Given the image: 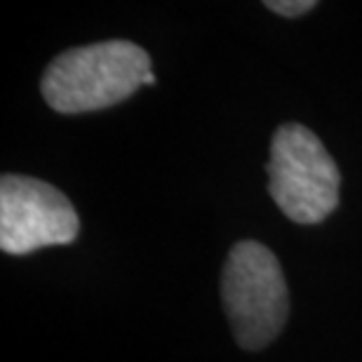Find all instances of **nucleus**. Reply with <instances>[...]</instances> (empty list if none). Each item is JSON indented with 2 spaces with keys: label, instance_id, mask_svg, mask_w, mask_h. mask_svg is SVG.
Segmentation results:
<instances>
[{
  "label": "nucleus",
  "instance_id": "1",
  "mask_svg": "<svg viewBox=\"0 0 362 362\" xmlns=\"http://www.w3.org/2000/svg\"><path fill=\"white\" fill-rule=\"evenodd\" d=\"M151 74V57L129 40H106L59 54L40 92L59 113H90L132 97Z\"/></svg>",
  "mask_w": 362,
  "mask_h": 362
},
{
  "label": "nucleus",
  "instance_id": "2",
  "mask_svg": "<svg viewBox=\"0 0 362 362\" xmlns=\"http://www.w3.org/2000/svg\"><path fill=\"white\" fill-rule=\"evenodd\" d=\"M221 301L233 339L245 351H262L289 315V292L273 252L262 243L233 245L221 273Z\"/></svg>",
  "mask_w": 362,
  "mask_h": 362
},
{
  "label": "nucleus",
  "instance_id": "3",
  "mask_svg": "<svg viewBox=\"0 0 362 362\" xmlns=\"http://www.w3.org/2000/svg\"><path fill=\"white\" fill-rule=\"evenodd\" d=\"M341 175L322 141L299 122L275 129L269 160V193L294 223H320L339 205Z\"/></svg>",
  "mask_w": 362,
  "mask_h": 362
},
{
  "label": "nucleus",
  "instance_id": "4",
  "mask_svg": "<svg viewBox=\"0 0 362 362\" xmlns=\"http://www.w3.org/2000/svg\"><path fill=\"white\" fill-rule=\"evenodd\" d=\"M81 230L76 207L59 188L33 177L5 175L0 181V250L31 255L35 250L69 245Z\"/></svg>",
  "mask_w": 362,
  "mask_h": 362
},
{
  "label": "nucleus",
  "instance_id": "5",
  "mask_svg": "<svg viewBox=\"0 0 362 362\" xmlns=\"http://www.w3.org/2000/svg\"><path fill=\"white\" fill-rule=\"evenodd\" d=\"M266 7L275 14H282V17H301L308 10H313L315 3L313 0H275V3L271 0V3H266Z\"/></svg>",
  "mask_w": 362,
  "mask_h": 362
}]
</instances>
